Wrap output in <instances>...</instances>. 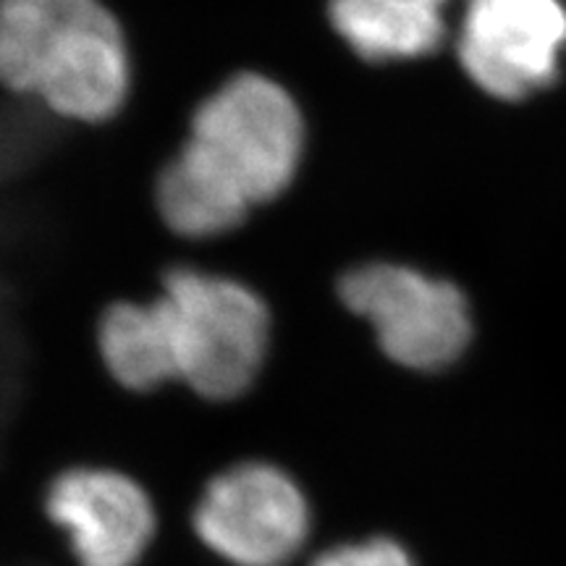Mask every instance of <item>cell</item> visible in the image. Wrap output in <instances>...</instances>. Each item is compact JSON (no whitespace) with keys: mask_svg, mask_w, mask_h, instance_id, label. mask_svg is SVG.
Returning a JSON list of instances; mask_svg holds the SVG:
<instances>
[{"mask_svg":"<svg viewBox=\"0 0 566 566\" xmlns=\"http://www.w3.org/2000/svg\"><path fill=\"white\" fill-rule=\"evenodd\" d=\"M304 153L307 118L294 92L239 71L197 103L187 139L155 179V210L187 242L226 237L294 189Z\"/></svg>","mask_w":566,"mask_h":566,"instance_id":"1","label":"cell"},{"mask_svg":"<svg viewBox=\"0 0 566 566\" xmlns=\"http://www.w3.org/2000/svg\"><path fill=\"white\" fill-rule=\"evenodd\" d=\"M0 84L69 122H111L132 92L126 30L105 0H0Z\"/></svg>","mask_w":566,"mask_h":566,"instance_id":"2","label":"cell"},{"mask_svg":"<svg viewBox=\"0 0 566 566\" xmlns=\"http://www.w3.org/2000/svg\"><path fill=\"white\" fill-rule=\"evenodd\" d=\"M171 386L237 401L258 384L273 346V313L250 283L195 265L163 273L150 296Z\"/></svg>","mask_w":566,"mask_h":566,"instance_id":"3","label":"cell"},{"mask_svg":"<svg viewBox=\"0 0 566 566\" xmlns=\"http://www.w3.org/2000/svg\"><path fill=\"white\" fill-rule=\"evenodd\" d=\"M336 294L367 323L388 363L433 375L454 367L470 349L472 310L454 281L396 260H370L338 275Z\"/></svg>","mask_w":566,"mask_h":566,"instance_id":"4","label":"cell"},{"mask_svg":"<svg viewBox=\"0 0 566 566\" xmlns=\"http://www.w3.org/2000/svg\"><path fill=\"white\" fill-rule=\"evenodd\" d=\"M189 525L223 566H294L313 541L315 509L292 470L271 459H239L202 485Z\"/></svg>","mask_w":566,"mask_h":566,"instance_id":"5","label":"cell"},{"mask_svg":"<svg viewBox=\"0 0 566 566\" xmlns=\"http://www.w3.org/2000/svg\"><path fill=\"white\" fill-rule=\"evenodd\" d=\"M564 53V0H464L457 59L493 101L520 103L551 87Z\"/></svg>","mask_w":566,"mask_h":566,"instance_id":"6","label":"cell"},{"mask_svg":"<svg viewBox=\"0 0 566 566\" xmlns=\"http://www.w3.org/2000/svg\"><path fill=\"white\" fill-rule=\"evenodd\" d=\"M42 504L76 566H142L158 537L155 499L118 467H66L45 488Z\"/></svg>","mask_w":566,"mask_h":566,"instance_id":"7","label":"cell"},{"mask_svg":"<svg viewBox=\"0 0 566 566\" xmlns=\"http://www.w3.org/2000/svg\"><path fill=\"white\" fill-rule=\"evenodd\" d=\"M451 0H328L338 40L365 63L420 61L449 38Z\"/></svg>","mask_w":566,"mask_h":566,"instance_id":"8","label":"cell"},{"mask_svg":"<svg viewBox=\"0 0 566 566\" xmlns=\"http://www.w3.org/2000/svg\"><path fill=\"white\" fill-rule=\"evenodd\" d=\"M304 566H420L399 537L363 535L315 551Z\"/></svg>","mask_w":566,"mask_h":566,"instance_id":"9","label":"cell"}]
</instances>
